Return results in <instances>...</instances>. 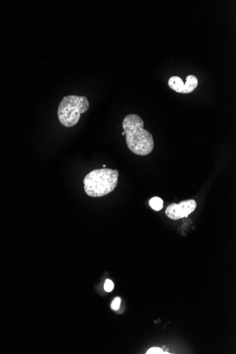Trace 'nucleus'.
<instances>
[{
	"label": "nucleus",
	"mask_w": 236,
	"mask_h": 354,
	"mask_svg": "<svg viewBox=\"0 0 236 354\" xmlns=\"http://www.w3.org/2000/svg\"><path fill=\"white\" fill-rule=\"evenodd\" d=\"M144 126L142 119L136 114H130L124 118L123 127L127 145L132 152L139 156L149 155L154 148L152 135Z\"/></svg>",
	"instance_id": "1"
},
{
	"label": "nucleus",
	"mask_w": 236,
	"mask_h": 354,
	"mask_svg": "<svg viewBox=\"0 0 236 354\" xmlns=\"http://www.w3.org/2000/svg\"><path fill=\"white\" fill-rule=\"evenodd\" d=\"M118 170L96 169L89 173L84 179L86 195L100 197L113 192L118 183Z\"/></svg>",
	"instance_id": "2"
},
{
	"label": "nucleus",
	"mask_w": 236,
	"mask_h": 354,
	"mask_svg": "<svg viewBox=\"0 0 236 354\" xmlns=\"http://www.w3.org/2000/svg\"><path fill=\"white\" fill-rule=\"evenodd\" d=\"M89 108V100L85 96H65L58 106V119L65 127H74L79 122L81 114Z\"/></svg>",
	"instance_id": "3"
},
{
	"label": "nucleus",
	"mask_w": 236,
	"mask_h": 354,
	"mask_svg": "<svg viewBox=\"0 0 236 354\" xmlns=\"http://www.w3.org/2000/svg\"><path fill=\"white\" fill-rule=\"evenodd\" d=\"M197 202L194 200H185L180 204L172 203L166 210L167 216L172 220H178L188 217L197 208Z\"/></svg>",
	"instance_id": "4"
},
{
	"label": "nucleus",
	"mask_w": 236,
	"mask_h": 354,
	"mask_svg": "<svg viewBox=\"0 0 236 354\" xmlns=\"http://www.w3.org/2000/svg\"><path fill=\"white\" fill-rule=\"evenodd\" d=\"M169 86L175 92L185 94V85L180 76H171L169 80Z\"/></svg>",
	"instance_id": "5"
},
{
	"label": "nucleus",
	"mask_w": 236,
	"mask_h": 354,
	"mask_svg": "<svg viewBox=\"0 0 236 354\" xmlns=\"http://www.w3.org/2000/svg\"><path fill=\"white\" fill-rule=\"evenodd\" d=\"M149 205L155 211H160L164 207V201L160 197H154L149 200Z\"/></svg>",
	"instance_id": "6"
},
{
	"label": "nucleus",
	"mask_w": 236,
	"mask_h": 354,
	"mask_svg": "<svg viewBox=\"0 0 236 354\" xmlns=\"http://www.w3.org/2000/svg\"><path fill=\"white\" fill-rule=\"evenodd\" d=\"M114 288V283L110 280L105 281V284H104V289L105 291L110 292L113 291Z\"/></svg>",
	"instance_id": "7"
},
{
	"label": "nucleus",
	"mask_w": 236,
	"mask_h": 354,
	"mask_svg": "<svg viewBox=\"0 0 236 354\" xmlns=\"http://www.w3.org/2000/svg\"><path fill=\"white\" fill-rule=\"evenodd\" d=\"M120 303H121V299L118 297L115 298V300L113 301L111 304V308L113 311H118L120 308Z\"/></svg>",
	"instance_id": "8"
},
{
	"label": "nucleus",
	"mask_w": 236,
	"mask_h": 354,
	"mask_svg": "<svg viewBox=\"0 0 236 354\" xmlns=\"http://www.w3.org/2000/svg\"><path fill=\"white\" fill-rule=\"evenodd\" d=\"M164 354V351L160 348H157V347H154V348H151L149 350L147 351L146 354Z\"/></svg>",
	"instance_id": "9"
},
{
	"label": "nucleus",
	"mask_w": 236,
	"mask_h": 354,
	"mask_svg": "<svg viewBox=\"0 0 236 354\" xmlns=\"http://www.w3.org/2000/svg\"><path fill=\"white\" fill-rule=\"evenodd\" d=\"M102 167H103V169H105V167H106V165L104 164L103 166H102Z\"/></svg>",
	"instance_id": "10"
},
{
	"label": "nucleus",
	"mask_w": 236,
	"mask_h": 354,
	"mask_svg": "<svg viewBox=\"0 0 236 354\" xmlns=\"http://www.w3.org/2000/svg\"><path fill=\"white\" fill-rule=\"evenodd\" d=\"M122 135H123V136L124 135H125V132H123V133H122Z\"/></svg>",
	"instance_id": "11"
}]
</instances>
